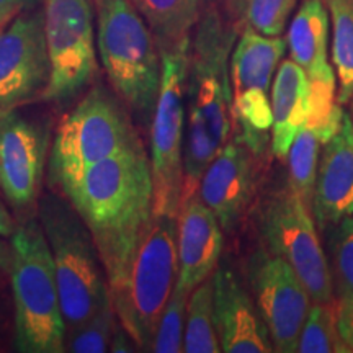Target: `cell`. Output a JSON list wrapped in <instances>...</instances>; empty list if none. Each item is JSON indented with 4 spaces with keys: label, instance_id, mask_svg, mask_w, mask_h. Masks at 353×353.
<instances>
[{
    "label": "cell",
    "instance_id": "6da1fadb",
    "mask_svg": "<svg viewBox=\"0 0 353 353\" xmlns=\"http://www.w3.org/2000/svg\"><path fill=\"white\" fill-rule=\"evenodd\" d=\"M57 193L68 198L85 223L110 291L114 290L154 214L151 161L144 144L97 162Z\"/></svg>",
    "mask_w": 353,
    "mask_h": 353
},
{
    "label": "cell",
    "instance_id": "7a4b0ae2",
    "mask_svg": "<svg viewBox=\"0 0 353 353\" xmlns=\"http://www.w3.org/2000/svg\"><path fill=\"white\" fill-rule=\"evenodd\" d=\"M237 26L211 2H205L195 25L185 85L182 203L195 195L203 172L237 128L229 76Z\"/></svg>",
    "mask_w": 353,
    "mask_h": 353
},
{
    "label": "cell",
    "instance_id": "3957f363",
    "mask_svg": "<svg viewBox=\"0 0 353 353\" xmlns=\"http://www.w3.org/2000/svg\"><path fill=\"white\" fill-rule=\"evenodd\" d=\"M97 48L113 92L144 128L151 126L161 88L156 38L130 0H92Z\"/></svg>",
    "mask_w": 353,
    "mask_h": 353
},
{
    "label": "cell",
    "instance_id": "277c9868",
    "mask_svg": "<svg viewBox=\"0 0 353 353\" xmlns=\"http://www.w3.org/2000/svg\"><path fill=\"white\" fill-rule=\"evenodd\" d=\"M10 281L15 304V348L23 353L65 352V322L54 263L37 219H28L10 237Z\"/></svg>",
    "mask_w": 353,
    "mask_h": 353
},
{
    "label": "cell",
    "instance_id": "5b68a950",
    "mask_svg": "<svg viewBox=\"0 0 353 353\" xmlns=\"http://www.w3.org/2000/svg\"><path fill=\"white\" fill-rule=\"evenodd\" d=\"M50 245L65 329L70 332L112 301L100 254L81 216L68 198L52 192L37 206Z\"/></svg>",
    "mask_w": 353,
    "mask_h": 353
},
{
    "label": "cell",
    "instance_id": "8992f818",
    "mask_svg": "<svg viewBox=\"0 0 353 353\" xmlns=\"http://www.w3.org/2000/svg\"><path fill=\"white\" fill-rule=\"evenodd\" d=\"M143 144L130 110L107 87L95 85L61 120L52 139L48 180L61 192L88 167Z\"/></svg>",
    "mask_w": 353,
    "mask_h": 353
},
{
    "label": "cell",
    "instance_id": "52a82bcc",
    "mask_svg": "<svg viewBox=\"0 0 353 353\" xmlns=\"http://www.w3.org/2000/svg\"><path fill=\"white\" fill-rule=\"evenodd\" d=\"M179 276L176 218L152 214L128 263L125 276L110 291L120 324L139 350L151 352L154 334Z\"/></svg>",
    "mask_w": 353,
    "mask_h": 353
},
{
    "label": "cell",
    "instance_id": "ba28073f",
    "mask_svg": "<svg viewBox=\"0 0 353 353\" xmlns=\"http://www.w3.org/2000/svg\"><path fill=\"white\" fill-rule=\"evenodd\" d=\"M190 43L183 39L170 50L161 51L162 76L149 138H151L154 214L176 218L182 205L183 144H185V85H187Z\"/></svg>",
    "mask_w": 353,
    "mask_h": 353
},
{
    "label": "cell",
    "instance_id": "9c48e42d",
    "mask_svg": "<svg viewBox=\"0 0 353 353\" xmlns=\"http://www.w3.org/2000/svg\"><path fill=\"white\" fill-rule=\"evenodd\" d=\"M43 23L51 70L41 100L64 107L99 74L94 3L90 0H44Z\"/></svg>",
    "mask_w": 353,
    "mask_h": 353
},
{
    "label": "cell",
    "instance_id": "30bf717a",
    "mask_svg": "<svg viewBox=\"0 0 353 353\" xmlns=\"http://www.w3.org/2000/svg\"><path fill=\"white\" fill-rule=\"evenodd\" d=\"M263 245L291 265L312 303L335 301L329 260L322 249L311 210L286 187L265 203L260 214Z\"/></svg>",
    "mask_w": 353,
    "mask_h": 353
},
{
    "label": "cell",
    "instance_id": "8fae6325",
    "mask_svg": "<svg viewBox=\"0 0 353 353\" xmlns=\"http://www.w3.org/2000/svg\"><path fill=\"white\" fill-rule=\"evenodd\" d=\"M247 285L278 353L298 352L311 296L291 265L262 244L247 260Z\"/></svg>",
    "mask_w": 353,
    "mask_h": 353
},
{
    "label": "cell",
    "instance_id": "7c38bea8",
    "mask_svg": "<svg viewBox=\"0 0 353 353\" xmlns=\"http://www.w3.org/2000/svg\"><path fill=\"white\" fill-rule=\"evenodd\" d=\"M48 151V125L20 108L0 114V192L19 214L38 206Z\"/></svg>",
    "mask_w": 353,
    "mask_h": 353
},
{
    "label": "cell",
    "instance_id": "4fadbf2b",
    "mask_svg": "<svg viewBox=\"0 0 353 353\" xmlns=\"http://www.w3.org/2000/svg\"><path fill=\"white\" fill-rule=\"evenodd\" d=\"M50 70L43 12L21 10L0 30V114L41 100Z\"/></svg>",
    "mask_w": 353,
    "mask_h": 353
},
{
    "label": "cell",
    "instance_id": "5bb4252c",
    "mask_svg": "<svg viewBox=\"0 0 353 353\" xmlns=\"http://www.w3.org/2000/svg\"><path fill=\"white\" fill-rule=\"evenodd\" d=\"M262 157L244 143L237 130L203 172L196 195L213 211L223 232L234 236L257 196Z\"/></svg>",
    "mask_w": 353,
    "mask_h": 353
},
{
    "label": "cell",
    "instance_id": "9a60e30c",
    "mask_svg": "<svg viewBox=\"0 0 353 353\" xmlns=\"http://www.w3.org/2000/svg\"><path fill=\"white\" fill-rule=\"evenodd\" d=\"M213 316L221 352H275L252 293L228 263L219 262L213 273Z\"/></svg>",
    "mask_w": 353,
    "mask_h": 353
},
{
    "label": "cell",
    "instance_id": "2e32d148",
    "mask_svg": "<svg viewBox=\"0 0 353 353\" xmlns=\"http://www.w3.org/2000/svg\"><path fill=\"white\" fill-rule=\"evenodd\" d=\"M224 232L213 211L193 195L182 203L176 214V285L192 293L213 275L221 262Z\"/></svg>",
    "mask_w": 353,
    "mask_h": 353
},
{
    "label": "cell",
    "instance_id": "e0dca14e",
    "mask_svg": "<svg viewBox=\"0 0 353 353\" xmlns=\"http://www.w3.org/2000/svg\"><path fill=\"white\" fill-rule=\"evenodd\" d=\"M353 214V118L343 113L342 125L322 144L312 200L319 231H329Z\"/></svg>",
    "mask_w": 353,
    "mask_h": 353
},
{
    "label": "cell",
    "instance_id": "ac0fdd59",
    "mask_svg": "<svg viewBox=\"0 0 353 353\" xmlns=\"http://www.w3.org/2000/svg\"><path fill=\"white\" fill-rule=\"evenodd\" d=\"M330 19L324 0H303L288 28L291 59L301 68L309 83L337 81L329 63Z\"/></svg>",
    "mask_w": 353,
    "mask_h": 353
},
{
    "label": "cell",
    "instance_id": "d6986e66",
    "mask_svg": "<svg viewBox=\"0 0 353 353\" xmlns=\"http://www.w3.org/2000/svg\"><path fill=\"white\" fill-rule=\"evenodd\" d=\"M309 79L306 72L286 59L276 70L272 88V152L285 161L294 138L306 126L309 113Z\"/></svg>",
    "mask_w": 353,
    "mask_h": 353
},
{
    "label": "cell",
    "instance_id": "ffe728a7",
    "mask_svg": "<svg viewBox=\"0 0 353 353\" xmlns=\"http://www.w3.org/2000/svg\"><path fill=\"white\" fill-rule=\"evenodd\" d=\"M286 46L288 43L285 38L265 37L244 25L229 57L232 95L250 88H259L268 94L272 77L280 59L285 56Z\"/></svg>",
    "mask_w": 353,
    "mask_h": 353
},
{
    "label": "cell",
    "instance_id": "44dd1931",
    "mask_svg": "<svg viewBox=\"0 0 353 353\" xmlns=\"http://www.w3.org/2000/svg\"><path fill=\"white\" fill-rule=\"evenodd\" d=\"M145 20L159 50H170L192 37L201 13V0H130Z\"/></svg>",
    "mask_w": 353,
    "mask_h": 353
},
{
    "label": "cell",
    "instance_id": "7402d4cb",
    "mask_svg": "<svg viewBox=\"0 0 353 353\" xmlns=\"http://www.w3.org/2000/svg\"><path fill=\"white\" fill-rule=\"evenodd\" d=\"M332 25V61L341 105L353 99V0H324Z\"/></svg>",
    "mask_w": 353,
    "mask_h": 353
},
{
    "label": "cell",
    "instance_id": "603a6c76",
    "mask_svg": "<svg viewBox=\"0 0 353 353\" xmlns=\"http://www.w3.org/2000/svg\"><path fill=\"white\" fill-rule=\"evenodd\" d=\"M185 353H219L213 316V275L190 293L183 334Z\"/></svg>",
    "mask_w": 353,
    "mask_h": 353
},
{
    "label": "cell",
    "instance_id": "cb8c5ba5",
    "mask_svg": "<svg viewBox=\"0 0 353 353\" xmlns=\"http://www.w3.org/2000/svg\"><path fill=\"white\" fill-rule=\"evenodd\" d=\"M234 114L241 138L259 157H263L268 145V131L272 130L273 123L267 92L250 88L234 95Z\"/></svg>",
    "mask_w": 353,
    "mask_h": 353
},
{
    "label": "cell",
    "instance_id": "d4e9b609",
    "mask_svg": "<svg viewBox=\"0 0 353 353\" xmlns=\"http://www.w3.org/2000/svg\"><path fill=\"white\" fill-rule=\"evenodd\" d=\"M321 139L309 126H303L288 151V187L304 201L312 213Z\"/></svg>",
    "mask_w": 353,
    "mask_h": 353
},
{
    "label": "cell",
    "instance_id": "484cf974",
    "mask_svg": "<svg viewBox=\"0 0 353 353\" xmlns=\"http://www.w3.org/2000/svg\"><path fill=\"white\" fill-rule=\"evenodd\" d=\"M299 353H348L337 327L335 301L309 306L298 341Z\"/></svg>",
    "mask_w": 353,
    "mask_h": 353
},
{
    "label": "cell",
    "instance_id": "4316f807",
    "mask_svg": "<svg viewBox=\"0 0 353 353\" xmlns=\"http://www.w3.org/2000/svg\"><path fill=\"white\" fill-rule=\"evenodd\" d=\"M118 317L113 303L103 304L81 325L65 335V352L72 353H105L110 352V341Z\"/></svg>",
    "mask_w": 353,
    "mask_h": 353
},
{
    "label": "cell",
    "instance_id": "83f0119b",
    "mask_svg": "<svg viewBox=\"0 0 353 353\" xmlns=\"http://www.w3.org/2000/svg\"><path fill=\"white\" fill-rule=\"evenodd\" d=\"M330 232V276L334 294H353V214L329 229Z\"/></svg>",
    "mask_w": 353,
    "mask_h": 353
},
{
    "label": "cell",
    "instance_id": "f1b7e54d",
    "mask_svg": "<svg viewBox=\"0 0 353 353\" xmlns=\"http://www.w3.org/2000/svg\"><path fill=\"white\" fill-rule=\"evenodd\" d=\"M190 293L175 283L169 301L165 304L161 321L154 334L151 352L154 353H180L183 352L185 317Z\"/></svg>",
    "mask_w": 353,
    "mask_h": 353
},
{
    "label": "cell",
    "instance_id": "f546056e",
    "mask_svg": "<svg viewBox=\"0 0 353 353\" xmlns=\"http://www.w3.org/2000/svg\"><path fill=\"white\" fill-rule=\"evenodd\" d=\"M298 0H245L242 25L265 37H281Z\"/></svg>",
    "mask_w": 353,
    "mask_h": 353
},
{
    "label": "cell",
    "instance_id": "4dcf8cb0",
    "mask_svg": "<svg viewBox=\"0 0 353 353\" xmlns=\"http://www.w3.org/2000/svg\"><path fill=\"white\" fill-rule=\"evenodd\" d=\"M335 309H337L339 334L350 353L353 352V294L335 298Z\"/></svg>",
    "mask_w": 353,
    "mask_h": 353
},
{
    "label": "cell",
    "instance_id": "1f68e13d",
    "mask_svg": "<svg viewBox=\"0 0 353 353\" xmlns=\"http://www.w3.org/2000/svg\"><path fill=\"white\" fill-rule=\"evenodd\" d=\"M139 348L132 337L128 334V330L120 324V321L114 325L112 341H110V352L113 353H128V352H138Z\"/></svg>",
    "mask_w": 353,
    "mask_h": 353
},
{
    "label": "cell",
    "instance_id": "d6a6232c",
    "mask_svg": "<svg viewBox=\"0 0 353 353\" xmlns=\"http://www.w3.org/2000/svg\"><path fill=\"white\" fill-rule=\"evenodd\" d=\"M218 6L229 19H232L236 23H242V17H244L245 0H205Z\"/></svg>",
    "mask_w": 353,
    "mask_h": 353
},
{
    "label": "cell",
    "instance_id": "836d02e7",
    "mask_svg": "<svg viewBox=\"0 0 353 353\" xmlns=\"http://www.w3.org/2000/svg\"><path fill=\"white\" fill-rule=\"evenodd\" d=\"M15 231H17L15 221H13L10 211L7 210V206L3 205L2 200H0V237H2V239H10Z\"/></svg>",
    "mask_w": 353,
    "mask_h": 353
},
{
    "label": "cell",
    "instance_id": "e575fe53",
    "mask_svg": "<svg viewBox=\"0 0 353 353\" xmlns=\"http://www.w3.org/2000/svg\"><path fill=\"white\" fill-rule=\"evenodd\" d=\"M10 262H12V247L10 244L2 241L0 237V273L10 272Z\"/></svg>",
    "mask_w": 353,
    "mask_h": 353
},
{
    "label": "cell",
    "instance_id": "d590c367",
    "mask_svg": "<svg viewBox=\"0 0 353 353\" xmlns=\"http://www.w3.org/2000/svg\"><path fill=\"white\" fill-rule=\"evenodd\" d=\"M21 10H23V6H12V7L0 8V30H2L6 25L10 23V21L15 19Z\"/></svg>",
    "mask_w": 353,
    "mask_h": 353
},
{
    "label": "cell",
    "instance_id": "8d00e7d4",
    "mask_svg": "<svg viewBox=\"0 0 353 353\" xmlns=\"http://www.w3.org/2000/svg\"><path fill=\"white\" fill-rule=\"evenodd\" d=\"M25 0H0V8L12 6H23Z\"/></svg>",
    "mask_w": 353,
    "mask_h": 353
}]
</instances>
